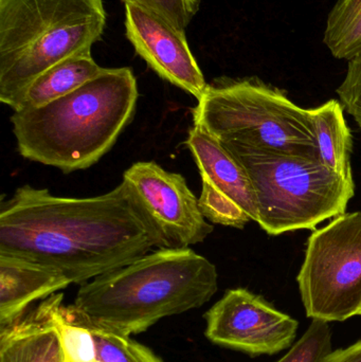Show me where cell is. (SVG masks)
Instances as JSON below:
<instances>
[{
  "instance_id": "6da1fadb",
  "label": "cell",
  "mask_w": 361,
  "mask_h": 362,
  "mask_svg": "<svg viewBox=\"0 0 361 362\" xmlns=\"http://www.w3.org/2000/svg\"><path fill=\"white\" fill-rule=\"evenodd\" d=\"M153 248L121 183L85 198L25 185L0 202V255L50 268L72 284L124 267Z\"/></svg>"
},
{
  "instance_id": "7a4b0ae2",
  "label": "cell",
  "mask_w": 361,
  "mask_h": 362,
  "mask_svg": "<svg viewBox=\"0 0 361 362\" xmlns=\"http://www.w3.org/2000/svg\"><path fill=\"white\" fill-rule=\"evenodd\" d=\"M218 289L215 265L191 248L157 249L81 285L71 304L95 329L121 337L201 308Z\"/></svg>"
},
{
  "instance_id": "3957f363",
  "label": "cell",
  "mask_w": 361,
  "mask_h": 362,
  "mask_svg": "<svg viewBox=\"0 0 361 362\" xmlns=\"http://www.w3.org/2000/svg\"><path fill=\"white\" fill-rule=\"evenodd\" d=\"M137 101L133 70L105 68L47 105L13 112L17 150L28 160L66 174L88 169L114 148L133 120Z\"/></svg>"
},
{
  "instance_id": "277c9868",
  "label": "cell",
  "mask_w": 361,
  "mask_h": 362,
  "mask_svg": "<svg viewBox=\"0 0 361 362\" xmlns=\"http://www.w3.org/2000/svg\"><path fill=\"white\" fill-rule=\"evenodd\" d=\"M103 0H0V101L12 108L53 66L91 54L103 36Z\"/></svg>"
},
{
  "instance_id": "5b68a950",
  "label": "cell",
  "mask_w": 361,
  "mask_h": 362,
  "mask_svg": "<svg viewBox=\"0 0 361 362\" xmlns=\"http://www.w3.org/2000/svg\"><path fill=\"white\" fill-rule=\"evenodd\" d=\"M223 146L251 181L256 223L271 235L314 229L326 219L341 216L355 194L354 180L326 168L318 150L282 152Z\"/></svg>"
},
{
  "instance_id": "8992f818",
  "label": "cell",
  "mask_w": 361,
  "mask_h": 362,
  "mask_svg": "<svg viewBox=\"0 0 361 362\" xmlns=\"http://www.w3.org/2000/svg\"><path fill=\"white\" fill-rule=\"evenodd\" d=\"M193 125L248 150L317 151L309 110L256 78H218L192 110Z\"/></svg>"
},
{
  "instance_id": "52a82bcc",
  "label": "cell",
  "mask_w": 361,
  "mask_h": 362,
  "mask_svg": "<svg viewBox=\"0 0 361 362\" xmlns=\"http://www.w3.org/2000/svg\"><path fill=\"white\" fill-rule=\"evenodd\" d=\"M307 316L343 322L361 310V212L345 213L307 240L298 278Z\"/></svg>"
},
{
  "instance_id": "ba28073f",
  "label": "cell",
  "mask_w": 361,
  "mask_h": 362,
  "mask_svg": "<svg viewBox=\"0 0 361 362\" xmlns=\"http://www.w3.org/2000/svg\"><path fill=\"white\" fill-rule=\"evenodd\" d=\"M121 185L154 248H190L213 232L199 198L180 174L155 161H140L124 172Z\"/></svg>"
},
{
  "instance_id": "9c48e42d",
  "label": "cell",
  "mask_w": 361,
  "mask_h": 362,
  "mask_svg": "<svg viewBox=\"0 0 361 362\" xmlns=\"http://www.w3.org/2000/svg\"><path fill=\"white\" fill-rule=\"evenodd\" d=\"M205 319L210 341L254 356L285 350L295 341L299 327L296 319L245 288L227 291Z\"/></svg>"
},
{
  "instance_id": "30bf717a",
  "label": "cell",
  "mask_w": 361,
  "mask_h": 362,
  "mask_svg": "<svg viewBox=\"0 0 361 362\" xmlns=\"http://www.w3.org/2000/svg\"><path fill=\"white\" fill-rule=\"evenodd\" d=\"M186 146L201 178L199 208L210 223L243 229L258 221L251 181L241 163L205 129L193 125Z\"/></svg>"
},
{
  "instance_id": "8fae6325",
  "label": "cell",
  "mask_w": 361,
  "mask_h": 362,
  "mask_svg": "<svg viewBox=\"0 0 361 362\" xmlns=\"http://www.w3.org/2000/svg\"><path fill=\"white\" fill-rule=\"evenodd\" d=\"M125 34L134 49L162 80L201 99L208 83L186 34L152 11L125 4Z\"/></svg>"
},
{
  "instance_id": "7c38bea8",
  "label": "cell",
  "mask_w": 361,
  "mask_h": 362,
  "mask_svg": "<svg viewBox=\"0 0 361 362\" xmlns=\"http://www.w3.org/2000/svg\"><path fill=\"white\" fill-rule=\"evenodd\" d=\"M63 305V293H54L0 329V362H69L59 325Z\"/></svg>"
},
{
  "instance_id": "4fadbf2b",
  "label": "cell",
  "mask_w": 361,
  "mask_h": 362,
  "mask_svg": "<svg viewBox=\"0 0 361 362\" xmlns=\"http://www.w3.org/2000/svg\"><path fill=\"white\" fill-rule=\"evenodd\" d=\"M72 284L65 276L32 262L0 255V329L12 325L36 301Z\"/></svg>"
},
{
  "instance_id": "5bb4252c",
  "label": "cell",
  "mask_w": 361,
  "mask_h": 362,
  "mask_svg": "<svg viewBox=\"0 0 361 362\" xmlns=\"http://www.w3.org/2000/svg\"><path fill=\"white\" fill-rule=\"evenodd\" d=\"M104 70L105 68L97 65L91 54L66 59L36 78L21 93L12 107L13 112L47 105L80 88Z\"/></svg>"
},
{
  "instance_id": "9a60e30c",
  "label": "cell",
  "mask_w": 361,
  "mask_h": 362,
  "mask_svg": "<svg viewBox=\"0 0 361 362\" xmlns=\"http://www.w3.org/2000/svg\"><path fill=\"white\" fill-rule=\"evenodd\" d=\"M337 100H330L309 110L314 134L321 163L331 171L348 180H354L351 168L353 137Z\"/></svg>"
},
{
  "instance_id": "2e32d148",
  "label": "cell",
  "mask_w": 361,
  "mask_h": 362,
  "mask_svg": "<svg viewBox=\"0 0 361 362\" xmlns=\"http://www.w3.org/2000/svg\"><path fill=\"white\" fill-rule=\"evenodd\" d=\"M324 42L333 57L352 59L361 55V0H339L329 14Z\"/></svg>"
},
{
  "instance_id": "e0dca14e",
  "label": "cell",
  "mask_w": 361,
  "mask_h": 362,
  "mask_svg": "<svg viewBox=\"0 0 361 362\" xmlns=\"http://www.w3.org/2000/svg\"><path fill=\"white\" fill-rule=\"evenodd\" d=\"M87 325L97 342V362H163L150 349L131 337H121Z\"/></svg>"
},
{
  "instance_id": "ac0fdd59",
  "label": "cell",
  "mask_w": 361,
  "mask_h": 362,
  "mask_svg": "<svg viewBox=\"0 0 361 362\" xmlns=\"http://www.w3.org/2000/svg\"><path fill=\"white\" fill-rule=\"evenodd\" d=\"M332 352V333L329 322L313 319L302 337L277 362H319Z\"/></svg>"
},
{
  "instance_id": "d6986e66",
  "label": "cell",
  "mask_w": 361,
  "mask_h": 362,
  "mask_svg": "<svg viewBox=\"0 0 361 362\" xmlns=\"http://www.w3.org/2000/svg\"><path fill=\"white\" fill-rule=\"evenodd\" d=\"M152 11L167 19L178 29L186 31L193 17L199 10L201 0H122Z\"/></svg>"
},
{
  "instance_id": "ffe728a7",
  "label": "cell",
  "mask_w": 361,
  "mask_h": 362,
  "mask_svg": "<svg viewBox=\"0 0 361 362\" xmlns=\"http://www.w3.org/2000/svg\"><path fill=\"white\" fill-rule=\"evenodd\" d=\"M343 110L353 117L361 129V55L349 61L347 76L337 88Z\"/></svg>"
},
{
  "instance_id": "44dd1931",
  "label": "cell",
  "mask_w": 361,
  "mask_h": 362,
  "mask_svg": "<svg viewBox=\"0 0 361 362\" xmlns=\"http://www.w3.org/2000/svg\"><path fill=\"white\" fill-rule=\"evenodd\" d=\"M319 362H361V340L349 348L332 351Z\"/></svg>"
},
{
  "instance_id": "7402d4cb",
  "label": "cell",
  "mask_w": 361,
  "mask_h": 362,
  "mask_svg": "<svg viewBox=\"0 0 361 362\" xmlns=\"http://www.w3.org/2000/svg\"><path fill=\"white\" fill-rule=\"evenodd\" d=\"M360 316H361V310H360Z\"/></svg>"
}]
</instances>
